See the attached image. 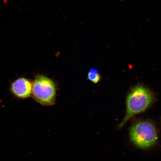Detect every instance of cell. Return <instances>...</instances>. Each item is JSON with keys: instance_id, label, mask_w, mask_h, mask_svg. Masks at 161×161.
<instances>
[{"instance_id": "obj_1", "label": "cell", "mask_w": 161, "mask_h": 161, "mask_svg": "<svg viewBox=\"0 0 161 161\" xmlns=\"http://www.w3.org/2000/svg\"><path fill=\"white\" fill-rule=\"evenodd\" d=\"M154 99L153 93L148 88L141 85L133 87L127 96L125 115L118 124V128L123 127L132 117L148 109Z\"/></svg>"}, {"instance_id": "obj_2", "label": "cell", "mask_w": 161, "mask_h": 161, "mask_svg": "<svg viewBox=\"0 0 161 161\" xmlns=\"http://www.w3.org/2000/svg\"><path fill=\"white\" fill-rule=\"evenodd\" d=\"M131 142L142 149L153 146L158 140V132L154 124L148 121L136 123L129 130Z\"/></svg>"}, {"instance_id": "obj_3", "label": "cell", "mask_w": 161, "mask_h": 161, "mask_svg": "<svg viewBox=\"0 0 161 161\" xmlns=\"http://www.w3.org/2000/svg\"><path fill=\"white\" fill-rule=\"evenodd\" d=\"M31 96L36 102L42 105H54L56 103V96L55 82L45 75H36L33 82Z\"/></svg>"}, {"instance_id": "obj_4", "label": "cell", "mask_w": 161, "mask_h": 161, "mask_svg": "<svg viewBox=\"0 0 161 161\" xmlns=\"http://www.w3.org/2000/svg\"><path fill=\"white\" fill-rule=\"evenodd\" d=\"M33 82L25 78H17L11 84L10 90L13 95L19 99H25L31 96Z\"/></svg>"}, {"instance_id": "obj_5", "label": "cell", "mask_w": 161, "mask_h": 161, "mask_svg": "<svg viewBox=\"0 0 161 161\" xmlns=\"http://www.w3.org/2000/svg\"><path fill=\"white\" fill-rule=\"evenodd\" d=\"M88 80L94 84L97 83L101 79V75L98 70L95 68H92L88 71Z\"/></svg>"}]
</instances>
